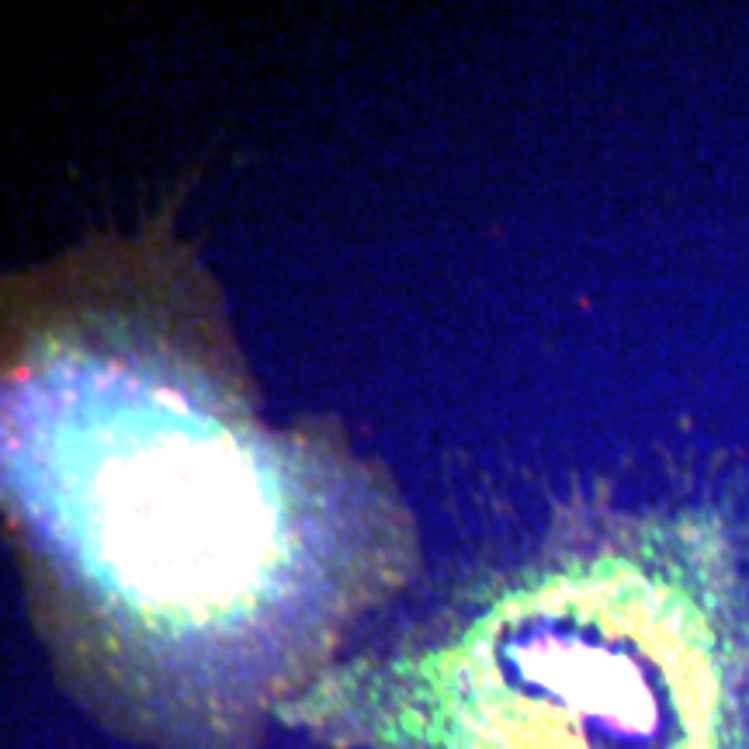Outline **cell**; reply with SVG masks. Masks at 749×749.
<instances>
[{
  "instance_id": "obj_1",
  "label": "cell",
  "mask_w": 749,
  "mask_h": 749,
  "mask_svg": "<svg viewBox=\"0 0 749 749\" xmlns=\"http://www.w3.org/2000/svg\"><path fill=\"white\" fill-rule=\"evenodd\" d=\"M18 385L11 482L35 538V607L63 677L163 749H247L288 708L382 569L313 545L292 441L236 382L115 323Z\"/></svg>"
},
{
  "instance_id": "obj_2",
  "label": "cell",
  "mask_w": 749,
  "mask_h": 749,
  "mask_svg": "<svg viewBox=\"0 0 749 749\" xmlns=\"http://www.w3.org/2000/svg\"><path fill=\"white\" fill-rule=\"evenodd\" d=\"M642 597L535 573L295 708L368 749H715V670Z\"/></svg>"
}]
</instances>
